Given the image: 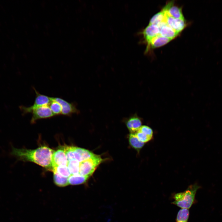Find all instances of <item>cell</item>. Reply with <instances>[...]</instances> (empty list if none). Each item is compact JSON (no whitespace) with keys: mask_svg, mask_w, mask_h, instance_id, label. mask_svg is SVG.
Segmentation results:
<instances>
[{"mask_svg":"<svg viewBox=\"0 0 222 222\" xmlns=\"http://www.w3.org/2000/svg\"><path fill=\"white\" fill-rule=\"evenodd\" d=\"M173 1L167 3L163 9L169 15L178 19H184L181 8L174 5Z\"/></svg>","mask_w":222,"mask_h":222,"instance_id":"11","label":"cell"},{"mask_svg":"<svg viewBox=\"0 0 222 222\" xmlns=\"http://www.w3.org/2000/svg\"><path fill=\"white\" fill-rule=\"evenodd\" d=\"M53 179L55 185L59 187H65L69 185L68 178L53 173Z\"/></svg>","mask_w":222,"mask_h":222,"instance_id":"18","label":"cell"},{"mask_svg":"<svg viewBox=\"0 0 222 222\" xmlns=\"http://www.w3.org/2000/svg\"><path fill=\"white\" fill-rule=\"evenodd\" d=\"M159 27L155 24H148L142 32L143 38L147 43L153 38L159 35Z\"/></svg>","mask_w":222,"mask_h":222,"instance_id":"10","label":"cell"},{"mask_svg":"<svg viewBox=\"0 0 222 222\" xmlns=\"http://www.w3.org/2000/svg\"><path fill=\"white\" fill-rule=\"evenodd\" d=\"M104 160L100 155L96 154L91 158L80 162L79 174L90 177Z\"/></svg>","mask_w":222,"mask_h":222,"instance_id":"3","label":"cell"},{"mask_svg":"<svg viewBox=\"0 0 222 222\" xmlns=\"http://www.w3.org/2000/svg\"><path fill=\"white\" fill-rule=\"evenodd\" d=\"M165 19L166 11L163 8L161 11L154 15L151 18L149 24L157 25L162 22L165 21Z\"/></svg>","mask_w":222,"mask_h":222,"instance_id":"17","label":"cell"},{"mask_svg":"<svg viewBox=\"0 0 222 222\" xmlns=\"http://www.w3.org/2000/svg\"><path fill=\"white\" fill-rule=\"evenodd\" d=\"M52 171L65 177L68 178L71 175L67 166L61 165L54 167Z\"/></svg>","mask_w":222,"mask_h":222,"instance_id":"19","label":"cell"},{"mask_svg":"<svg viewBox=\"0 0 222 222\" xmlns=\"http://www.w3.org/2000/svg\"><path fill=\"white\" fill-rule=\"evenodd\" d=\"M74 159L80 162L91 158L96 154L87 149L73 146Z\"/></svg>","mask_w":222,"mask_h":222,"instance_id":"9","label":"cell"},{"mask_svg":"<svg viewBox=\"0 0 222 222\" xmlns=\"http://www.w3.org/2000/svg\"><path fill=\"white\" fill-rule=\"evenodd\" d=\"M80 164V162L75 159L68 161L67 166L71 175L79 174Z\"/></svg>","mask_w":222,"mask_h":222,"instance_id":"20","label":"cell"},{"mask_svg":"<svg viewBox=\"0 0 222 222\" xmlns=\"http://www.w3.org/2000/svg\"><path fill=\"white\" fill-rule=\"evenodd\" d=\"M129 141L130 145L139 152L144 146V143L141 142L136 136L135 133H130L129 136Z\"/></svg>","mask_w":222,"mask_h":222,"instance_id":"16","label":"cell"},{"mask_svg":"<svg viewBox=\"0 0 222 222\" xmlns=\"http://www.w3.org/2000/svg\"><path fill=\"white\" fill-rule=\"evenodd\" d=\"M172 39L162 37L159 35L151 39L149 43H147V46L146 49L147 52L149 47L155 48L161 47L166 44Z\"/></svg>","mask_w":222,"mask_h":222,"instance_id":"12","label":"cell"},{"mask_svg":"<svg viewBox=\"0 0 222 222\" xmlns=\"http://www.w3.org/2000/svg\"><path fill=\"white\" fill-rule=\"evenodd\" d=\"M165 21L169 27L179 33L184 29L186 25L185 19L174 18L168 15L166 12Z\"/></svg>","mask_w":222,"mask_h":222,"instance_id":"8","label":"cell"},{"mask_svg":"<svg viewBox=\"0 0 222 222\" xmlns=\"http://www.w3.org/2000/svg\"><path fill=\"white\" fill-rule=\"evenodd\" d=\"M52 99L58 102L62 107V114L70 116L74 113H78L79 111L73 103H69L65 100L58 97H52Z\"/></svg>","mask_w":222,"mask_h":222,"instance_id":"6","label":"cell"},{"mask_svg":"<svg viewBox=\"0 0 222 222\" xmlns=\"http://www.w3.org/2000/svg\"><path fill=\"white\" fill-rule=\"evenodd\" d=\"M54 150L46 146H39L34 149L17 148L11 146L10 155L18 160L30 162L52 171V157Z\"/></svg>","mask_w":222,"mask_h":222,"instance_id":"1","label":"cell"},{"mask_svg":"<svg viewBox=\"0 0 222 222\" xmlns=\"http://www.w3.org/2000/svg\"><path fill=\"white\" fill-rule=\"evenodd\" d=\"M141 119L136 116L132 117L126 122V126L130 133H135L142 126Z\"/></svg>","mask_w":222,"mask_h":222,"instance_id":"13","label":"cell"},{"mask_svg":"<svg viewBox=\"0 0 222 222\" xmlns=\"http://www.w3.org/2000/svg\"><path fill=\"white\" fill-rule=\"evenodd\" d=\"M36 94V97L33 104L30 107H26L23 105L19 106L20 110L23 115L31 113L32 110L39 106L49 105L52 101V97L42 94L37 91L34 88Z\"/></svg>","mask_w":222,"mask_h":222,"instance_id":"4","label":"cell"},{"mask_svg":"<svg viewBox=\"0 0 222 222\" xmlns=\"http://www.w3.org/2000/svg\"><path fill=\"white\" fill-rule=\"evenodd\" d=\"M90 177V176H84L80 174L71 175L68 178L69 184L76 185L84 184L86 183Z\"/></svg>","mask_w":222,"mask_h":222,"instance_id":"15","label":"cell"},{"mask_svg":"<svg viewBox=\"0 0 222 222\" xmlns=\"http://www.w3.org/2000/svg\"><path fill=\"white\" fill-rule=\"evenodd\" d=\"M138 131L143 133L150 137L152 138L153 135V130L150 127L147 126H142Z\"/></svg>","mask_w":222,"mask_h":222,"instance_id":"23","label":"cell"},{"mask_svg":"<svg viewBox=\"0 0 222 222\" xmlns=\"http://www.w3.org/2000/svg\"><path fill=\"white\" fill-rule=\"evenodd\" d=\"M200 187L197 184L190 185L184 191L175 194L172 204L181 208L189 209L195 203L196 192Z\"/></svg>","mask_w":222,"mask_h":222,"instance_id":"2","label":"cell"},{"mask_svg":"<svg viewBox=\"0 0 222 222\" xmlns=\"http://www.w3.org/2000/svg\"><path fill=\"white\" fill-rule=\"evenodd\" d=\"M32 117L31 120L32 124L39 119L49 118L55 116L48 105L38 107L31 111Z\"/></svg>","mask_w":222,"mask_h":222,"instance_id":"5","label":"cell"},{"mask_svg":"<svg viewBox=\"0 0 222 222\" xmlns=\"http://www.w3.org/2000/svg\"><path fill=\"white\" fill-rule=\"evenodd\" d=\"M135 134L139 140L144 143L148 142L152 138L138 131H137Z\"/></svg>","mask_w":222,"mask_h":222,"instance_id":"24","label":"cell"},{"mask_svg":"<svg viewBox=\"0 0 222 222\" xmlns=\"http://www.w3.org/2000/svg\"><path fill=\"white\" fill-rule=\"evenodd\" d=\"M52 168L59 166H67L68 160L63 146L54 151L52 157Z\"/></svg>","mask_w":222,"mask_h":222,"instance_id":"7","label":"cell"},{"mask_svg":"<svg viewBox=\"0 0 222 222\" xmlns=\"http://www.w3.org/2000/svg\"><path fill=\"white\" fill-rule=\"evenodd\" d=\"M189 215V209L181 208L177 213L176 222H188Z\"/></svg>","mask_w":222,"mask_h":222,"instance_id":"21","label":"cell"},{"mask_svg":"<svg viewBox=\"0 0 222 222\" xmlns=\"http://www.w3.org/2000/svg\"><path fill=\"white\" fill-rule=\"evenodd\" d=\"M159 35L161 36L172 40L177 37L179 33L177 32L166 23L160 27Z\"/></svg>","mask_w":222,"mask_h":222,"instance_id":"14","label":"cell"},{"mask_svg":"<svg viewBox=\"0 0 222 222\" xmlns=\"http://www.w3.org/2000/svg\"><path fill=\"white\" fill-rule=\"evenodd\" d=\"M52 101L48 106L52 112L55 116L62 114V107L60 105L58 102L54 100L52 98Z\"/></svg>","mask_w":222,"mask_h":222,"instance_id":"22","label":"cell"}]
</instances>
